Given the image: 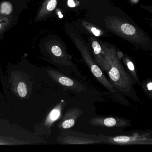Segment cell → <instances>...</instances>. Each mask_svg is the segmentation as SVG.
I'll use <instances>...</instances> for the list:
<instances>
[{"mask_svg": "<svg viewBox=\"0 0 152 152\" xmlns=\"http://www.w3.org/2000/svg\"><path fill=\"white\" fill-rule=\"evenodd\" d=\"M121 59L116 50L108 49L104 54V59L100 67L102 70L107 73L117 91L134 101L141 103L135 89V82L122 65Z\"/></svg>", "mask_w": 152, "mask_h": 152, "instance_id": "6da1fadb", "label": "cell"}, {"mask_svg": "<svg viewBox=\"0 0 152 152\" xmlns=\"http://www.w3.org/2000/svg\"><path fill=\"white\" fill-rule=\"evenodd\" d=\"M103 141L112 144L119 145H141L146 139L152 137V131H138L133 132L129 134L108 137L101 135Z\"/></svg>", "mask_w": 152, "mask_h": 152, "instance_id": "7a4b0ae2", "label": "cell"}, {"mask_svg": "<svg viewBox=\"0 0 152 152\" xmlns=\"http://www.w3.org/2000/svg\"><path fill=\"white\" fill-rule=\"evenodd\" d=\"M90 123L94 126L107 127L127 128L132 125L129 120L118 117L94 118L90 120Z\"/></svg>", "mask_w": 152, "mask_h": 152, "instance_id": "3957f363", "label": "cell"}, {"mask_svg": "<svg viewBox=\"0 0 152 152\" xmlns=\"http://www.w3.org/2000/svg\"><path fill=\"white\" fill-rule=\"evenodd\" d=\"M47 72H48V74L55 81L62 85L65 86L67 87H73L75 88L77 87V85L75 84L74 80H72L69 78L65 76L62 74H60L57 71H54V70H47Z\"/></svg>", "mask_w": 152, "mask_h": 152, "instance_id": "277c9868", "label": "cell"}, {"mask_svg": "<svg viewBox=\"0 0 152 152\" xmlns=\"http://www.w3.org/2000/svg\"><path fill=\"white\" fill-rule=\"evenodd\" d=\"M123 61L126 68V69L131 76L133 80L135 82L136 84H137L141 85V81L138 77V74L136 70L134 65L130 58L128 56H124V55L123 57Z\"/></svg>", "mask_w": 152, "mask_h": 152, "instance_id": "5b68a950", "label": "cell"}, {"mask_svg": "<svg viewBox=\"0 0 152 152\" xmlns=\"http://www.w3.org/2000/svg\"><path fill=\"white\" fill-rule=\"evenodd\" d=\"M13 20L12 16H5L0 13V35L9 29Z\"/></svg>", "mask_w": 152, "mask_h": 152, "instance_id": "8992f818", "label": "cell"}, {"mask_svg": "<svg viewBox=\"0 0 152 152\" xmlns=\"http://www.w3.org/2000/svg\"><path fill=\"white\" fill-rule=\"evenodd\" d=\"M63 142L65 143L69 144H82L94 143L96 142L93 140L80 138L77 137H66L63 139Z\"/></svg>", "mask_w": 152, "mask_h": 152, "instance_id": "52a82bcc", "label": "cell"}, {"mask_svg": "<svg viewBox=\"0 0 152 152\" xmlns=\"http://www.w3.org/2000/svg\"><path fill=\"white\" fill-rule=\"evenodd\" d=\"M60 112L61 108L58 106L53 109L47 117L45 124L47 125H51L52 124L55 120L58 118L60 115Z\"/></svg>", "mask_w": 152, "mask_h": 152, "instance_id": "ba28073f", "label": "cell"}, {"mask_svg": "<svg viewBox=\"0 0 152 152\" xmlns=\"http://www.w3.org/2000/svg\"><path fill=\"white\" fill-rule=\"evenodd\" d=\"M13 12V7L10 3L4 1L0 4V13L3 16H11Z\"/></svg>", "mask_w": 152, "mask_h": 152, "instance_id": "9c48e42d", "label": "cell"}, {"mask_svg": "<svg viewBox=\"0 0 152 152\" xmlns=\"http://www.w3.org/2000/svg\"><path fill=\"white\" fill-rule=\"evenodd\" d=\"M76 118H69L68 116H67L66 118H64L63 121L60 124V127L63 129H68L72 127L75 125Z\"/></svg>", "mask_w": 152, "mask_h": 152, "instance_id": "30bf717a", "label": "cell"}, {"mask_svg": "<svg viewBox=\"0 0 152 152\" xmlns=\"http://www.w3.org/2000/svg\"><path fill=\"white\" fill-rule=\"evenodd\" d=\"M17 91L20 97L24 98L27 94V88L24 82H20L17 87Z\"/></svg>", "mask_w": 152, "mask_h": 152, "instance_id": "8fae6325", "label": "cell"}, {"mask_svg": "<svg viewBox=\"0 0 152 152\" xmlns=\"http://www.w3.org/2000/svg\"><path fill=\"white\" fill-rule=\"evenodd\" d=\"M92 47L94 50V53L96 55H98L102 52V48L99 43L96 41H94L92 43Z\"/></svg>", "mask_w": 152, "mask_h": 152, "instance_id": "7c38bea8", "label": "cell"}, {"mask_svg": "<svg viewBox=\"0 0 152 152\" xmlns=\"http://www.w3.org/2000/svg\"><path fill=\"white\" fill-rule=\"evenodd\" d=\"M52 52L55 56L59 57L62 54V51L59 46H53L51 49Z\"/></svg>", "mask_w": 152, "mask_h": 152, "instance_id": "4fadbf2b", "label": "cell"}, {"mask_svg": "<svg viewBox=\"0 0 152 152\" xmlns=\"http://www.w3.org/2000/svg\"><path fill=\"white\" fill-rule=\"evenodd\" d=\"M57 2L56 0H51L47 5V9L48 11L53 10L57 6Z\"/></svg>", "mask_w": 152, "mask_h": 152, "instance_id": "5bb4252c", "label": "cell"}, {"mask_svg": "<svg viewBox=\"0 0 152 152\" xmlns=\"http://www.w3.org/2000/svg\"><path fill=\"white\" fill-rule=\"evenodd\" d=\"M140 7L142 10L146 11L147 12L152 14V4L147 5V4H141Z\"/></svg>", "mask_w": 152, "mask_h": 152, "instance_id": "9a60e30c", "label": "cell"}, {"mask_svg": "<svg viewBox=\"0 0 152 152\" xmlns=\"http://www.w3.org/2000/svg\"><path fill=\"white\" fill-rule=\"evenodd\" d=\"M141 145H152V137L146 139L142 142Z\"/></svg>", "mask_w": 152, "mask_h": 152, "instance_id": "2e32d148", "label": "cell"}, {"mask_svg": "<svg viewBox=\"0 0 152 152\" xmlns=\"http://www.w3.org/2000/svg\"><path fill=\"white\" fill-rule=\"evenodd\" d=\"M91 31L93 32V34L96 36H99L100 35V32L99 30L96 29L94 27H93L91 28Z\"/></svg>", "mask_w": 152, "mask_h": 152, "instance_id": "e0dca14e", "label": "cell"}, {"mask_svg": "<svg viewBox=\"0 0 152 152\" xmlns=\"http://www.w3.org/2000/svg\"><path fill=\"white\" fill-rule=\"evenodd\" d=\"M68 4L69 6L70 7H75V6L76 4L74 2L73 0H68Z\"/></svg>", "mask_w": 152, "mask_h": 152, "instance_id": "ac0fdd59", "label": "cell"}, {"mask_svg": "<svg viewBox=\"0 0 152 152\" xmlns=\"http://www.w3.org/2000/svg\"><path fill=\"white\" fill-rule=\"evenodd\" d=\"M131 3L132 4H136L138 3L139 2V0H131Z\"/></svg>", "mask_w": 152, "mask_h": 152, "instance_id": "d6986e66", "label": "cell"}, {"mask_svg": "<svg viewBox=\"0 0 152 152\" xmlns=\"http://www.w3.org/2000/svg\"><path fill=\"white\" fill-rule=\"evenodd\" d=\"M58 14L59 17L60 18H63V15H62V13H61V12H58Z\"/></svg>", "mask_w": 152, "mask_h": 152, "instance_id": "ffe728a7", "label": "cell"}, {"mask_svg": "<svg viewBox=\"0 0 152 152\" xmlns=\"http://www.w3.org/2000/svg\"><path fill=\"white\" fill-rule=\"evenodd\" d=\"M149 26L150 27V29L152 31V21H150L149 22Z\"/></svg>", "mask_w": 152, "mask_h": 152, "instance_id": "44dd1931", "label": "cell"}]
</instances>
